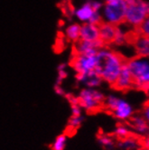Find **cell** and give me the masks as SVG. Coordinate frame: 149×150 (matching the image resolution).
Wrapping results in <instances>:
<instances>
[{
    "mask_svg": "<svg viewBox=\"0 0 149 150\" xmlns=\"http://www.w3.org/2000/svg\"><path fill=\"white\" fill-rule=\"evenodd\" d=\"M105 95L98 89L85 88L81 90L78 97L79 105L82 110L95 111L101 108L104 103Z\"/></svg>",
    "mask_w": 149,
    "mask_h": 150,
    "instance_id": "6",
    "label": "cell"
},
{
    "mask_svg": "<svg viewBox=\"0 0 149 150\" xmlns=\"http://www.w3.org/2000/svg\"><path fill=\"white\" fill-rule=\"evenodd\" d=\"M94 13L95 11L90 5V1H88L86 3H84L83 5H81L78 9H76L75 16L78 18V20L81 21V22L88 23Z\"/></svg>",
    "mask_w": 149,
    "mask_h": 150,
    "instance_id": "15",
    "label": "cell"
},
{
    "mask_svg": "<svg viewBox=\"0 0 149 150\" xmlns=\"http://www.w3.org/2000/svg\"><path fill=\"white\" fill-rule=\"evenodd\" d=\"M97 57L98 66L96 71L103 81L113 86L126 62L119 52L107 48L100 49Z\"/></svg>",
    "mask_w": 149,
    "mask_h": 150,
    "instance_id": "1",
    "label": "cell"
},
{
    "mask_svg": "<svg viewBox=\"0 0 149 150\" xmlns=\"http://www.w3.org/2000/svg\"><path fill=\"white\" fill-rule=\"evenodd\" d=\"M134 79V86L149 91V58L136 56L126 62Z\"/></svg>",
    "mask_w": 149,
    "mask_h": 150,
    "instance_id": "3",
    "label": "cell"
},
{
    "mask_svg": "<svg viewBox=\"0 0 149 150\" xmlns=\"http://www.w3.org/2000/svg\"><path fill=\"white\" fill-rule=\"evenodd\" d=\"M100 39V28L99 25L90 23H84L81 25L80 40L93 42Z\"/></svg>",
    "mask_w": 149,
    "mask_h": 150,
    "instance_id": "12",
    "label": "cell"
},
{
    "mask_svg": "<svg viewBox=\"0 0 149 150\" xmlns=\"http://www.w3.org/2000/svg\"><path fill=\"white\" fill-rule=\"evenodd\" d=\"M67 144V137L64 134L59 135L52 143V150H64Z\"/></svg>",
    "mask_w": 149,
    "mask_h": 150,
    "instance_id": "20",
    "label": "cell"
},
{
    "mask_svg": "<svg viewBox=\"0 0 149 150\" xmlns=\"http://www.w3.org/2000/svg\"><path fill=\"white\" fill-rule=\"evenodd\" d=\"M71 66L77 74H87L96 71V68L98 66L97 53L96 54H77L72 59Z\"/></svg>",
    "mask_w": 149,
    "mask_h": 150,
    "instance_id": "7",
    "label": "cell"
},
{
    "mask_svg": "<svg viewBox=\"0 0 149 150\" xmlns=\"http://www.w3.org/2000/svg\"><path fill=\"white\" fill-rule=\"evenodd\" d=\"M84 120V117L82 115L78 116H71L69 120V127L71 128H77L79 127Z\"/></svg>",
    "mask_w": 149,
    "mask_h": 150,
    "instance_id": "24",
    "label": "cell"
},
{
    "mask_svg": "<svg viewBox=\"0 0 149 150\" xmlns=\"http://www.w3.org/2000/svg\"><path fill=\"white\" fill-rule=\"evenodd\" d=\"M143 150H149V146H145Z\"/></svg>",
    "mask_w": 149,
    "mask_h": 150,
    "instance_id": "33",
    "label": "cell"
},
{
    "mask_svg": "<svg viewBox=\"0 0 149 150\" xmlns=\"http://www.w3.org/2000/svg\"><path fill=\"white\" fill-rule=\"evenodd\" d=\"M126 6L124 0H116L105 3L100 11L103 22L116 26L122 25L125 22Z\"/></svg>",
    "mask_w": 149,
    "mask_h": 150,
    "instance_id": "4",
    "label": "cell"
},
{
    "mask_svg": "<svg viewBox=\"0 0 149 150\" xmlns=\"http://www.w3.org/2000/svg\"><path fill=\"white\" fill-rule=\"evenodd\" d=\"M112 1H116V0H104L105 3H109V2H112Z\"/></svg>",
    "mask_w": 149,
    "mask_h": 150,
    "instance_id": "32",
    "label": "cell"
},
{
    "mask_svg": "<svg viewBox=\"0 0 149 150\" xmlns=\"http://www.w3.org/2000/svg\"><path fill=\"white\" fill-rule=\"evenodd\" d=\"M127 38H129V34H127L126 30L124 29L120 25L117 26L115 37H114V40H113L112 42H114L116 45L121 46V45H124L126 44Z\"/></svg>",
    "mask_w": 149,
    "mask_h": 150,
    "instance_id": "17",
    "label": "cell"
},
{
    "mask_svg": "<svg viewBox=\"0 0 149 150\" xmlns=\"http://www.w3.org/2000/svg\"><path fill=\"white\" fill-rule=\"evenodd\" d=\"M100 39L104 44H110L113 42L116 34V25L102 22L100 25Z\"/></svg>",
    "mask_w": 149,
    "mask_h": 150,
    "instance_id": "13",
    "label": "cell"
},
{
    "mask_svg": "<svg viewBox=\"0 0 149 150\" xmlns=\"http://www.w3.org/2000/svg\"><path fill=\"white\" fill-rule=\"evenodd\" d=\"M118 146L122 150H137L140 146V144L137 138L129 136L121 139Z\"/></svg>",
    "mask_w": 149,
    "mask_h": 150,
    "instance_id": "16",
    "label": "cell"
},
{
    "mask_svg": "<svg viewBox=\"0 0 149 150\" xmlns=\"http://www.w3.org/2000/svg\"><path fill=\"white\" fill-rule=\"evenodd\" d=\"M124 1L126 2V6H129V5H131V4L135 3V2L136 1V0H124Z\"/></svg>",
    "mask_w": 149,
    "mask_h": 150,
    "instance_id": "31",
    "label": "cell"
},
{
    "mask_svg": "<svg viewBox=\"0 0 149 150\" xmlns=\"http://www.w3.org/2000/svg\"><path fill=\"white\" fill-rule=\"evenodd\" d=\"M90 5L95 12H100L104 6V3L99 1V0H92V1H90Z\"/></svg>",
    "mask_w": 149,
    "mask_h": 150,
    "instance_id": "26",
    "label": "cell"
},
{
    "mask_svg": "<svg viewBox=\"0 0 149 150\" xmlns=\"http://www.w3.org/2000/svg\"><path fill=\"white\" fill-rule=\"evenodd\" d=\"M113 86L116 90L122 91L129 90L134 86V79L129 66L126 65V62H125L123 65L119 77L115 81Z\"/></svg>",
    "mask_w": 149,
    "mask_h": 150,
    "instance_id": "8",
    "label": "cell"
},
{
    "mask_svg": "<svg viewBox=\"0 0 149 150\" xmlns=\"http://www.w3.org/2000/svg\"><path fill=\"white\" fill-rule=\"evenodd\" d=\"M65 35L68 40L71 42H78L80 40V35H81V25L79 24L70 25L65 30Z\"/></svg>",
    "mask_w": 149,
    "mask_h": 150,
    "instance_id": "18",
    "label": "cell"
},
{
    "mask_svg": "<svg viewBox=\"0 0 149 150\" xmlns=\"http://www.w3.org/2000/svg\"><path fill=\"white\" fill-rule=\"evenodd\" d=\"M134 46L137 56L149 58V38L138 35L134 41Z\"/></svg>",
    "mask_w": 149,
    "mask_h": 150,
    "instance_id": "14",
    "label": "cell"
},
{
    "mask_svg": "<svg viewBox=\"0 0 149 150\" xmlns=\"http://www.w3.org/2000/svg\"><path fill=\"white\" fill-rule=\"evenodd\" d=\"M76 79L79 82L85 85L86 88H92V89H97L103 82L101 77L96 71L87 74H77Z\"/></svg>",
    "mask_w": 149,
    "mask_h": 150,
    "instance_id": "11",
    "label": "cell"
},
{
    "mask_svg": "<svg viewBox=\"0 0 149 150\" xmlns=\"http://www.w3.org/2000/svg\"><path fill=\"white\" fill-rule=\"evenodd\" d=\"M104 42L98 39L93 42L79 40L75 46V50L77 54H96L97 52L103 48Z\"/></svg>",
    "mask_w": 149,
    "mask_h": 150,
    "instance_id": "9",
    "label": "cell"
},
{
    "mask_svg": "<svg viewBox=\"0 0 149 150\" xmlns=\"http://www.w3.org/2000/svg\"><path fill=\"white\" fill-rule=\"evenodd\" d=\"M136 29L139 33V35L149 38V16Z\"/></svg>",
    "mask_w": 149,
    "mask_h": 150,
    "instance_id": "23",
    "label": "cell"
},
{
    "mask_svg": "<svg viewBox=\"0 0 149 150\" xmlns=\"http://www.w3.org/2000/svg\"><path fill=\"white\" fill-rule=\"evenodd\" d=\"M102 22H103V20H102L101 13L100 12H95L92 15L91 18L90 19V21L88 23L92 24V25H100Z\"/></svg>",
    "mask_w": 149,
    "mask_h": 150,
    "instance_id": "25",
    "label": "cell"
},
{
    "mask_svg": "<svg viewBox=\"0 0 149 150\" xmlns=\"http://www.w3.org/2000/svg\"><path fill=\"white\" fill-rule=\"evenodd\" d=\"M130 129L138 136H147L149 135V123L141 114H136L130 119Z\"/></svg>",
    "mask_w": 149,
    "mask_h": 150,
    "instance_id": "10",
    "label": "cell"
},
{
    "mask_svg": "<svg viewBox=\"0 0 149 150\" xmlns=\"http://www.w3.org/2000/svg\"><path fill=\"white\" fill-rule=\"evenodd\" d=\"M103 105L119 121L124 122L130 120L131 117L135 115V108L133 104L114 93L105 96Z\"/></svg>",
    "mask_w": 149,
    "mask_h": 150,
    "instance_id": "2",
    "label": "cell"
},
{
    "mask_svg": "<svg viewBox=\"0 0 149 150\" xmlns=\"http://www.w3.org/2000/svg\"><path fill=\"white\" fill-rule=\"evenodd\" d=\"M67 99H68V100L70 101L71 105H74V104H79V102H78V98L74 97V96H71V95H68V96H67Z\"/></svg>",
    "mask_w": 149,
    "mask_h": 150,
    "instance_id": "30",
    "label": "cell"
},
{
    "mask_svg": "<svg viewBox=\"0 0 149 150\" xmlns=\"http://www.w3.org/2000/svg\"><path fill=\"white\" fill-rule=\"evenodd\" d=\"M149 16V2L136 0L126 6L125 23L133 28H137Z\"/></svg>",
    "mask_w": 149,
    "mask_h": 150,
    "instance_id": "5",
    "label": "cell"
},
{
    "mask_svg": "<svg viewBox=\"0 0 149 150\" xmlns=\"http://www.w3.org/2000/svg\"><path fill=\"white\" fill-rule=\"evenodd\" d=\"M68 76V72L66 71V64L65 63H61L60 65H58V76L56 80L57 85H61V81L66 79Z\"/></svg>",
    "mask_w": 149,
    "mask_h": 150,
    "instance_id": "22",
    "label": "cell"
},
{
    "mask_svg": "<svg viewBox=\"0 0 149 150\" xmlns=\"http://www.w3.org/2000/svg\"><path fill=\"white\" fill-rule=\"evenodd\" d=\"M141 116L146 120V122L149 123V102L146 103V104L143 107L142 111H141Z\"/></svg>",
    "mask_w": 149,
    "mask_h": 150,
    "instance_id": "27",
    "label": "cell"
},
{
    "mask_svg": "<svg viewBox=\"0 0 149 150\" xmlns=\"http://www.w3.org/2000/svg\"><path fill=\"white\" fill-rule=\"evenodd\" d=\"M130 132H131V129H130L129 127L121 124V125H119L118 127H116L114 134H115V136L117 137L123 139V138H125L126 137L130 136Z\"/></svg>",
    "mask_w": 149,
    "mask_h": 150,
    "instance_id": "21",
    "label": "cell"
},
{
    "mask_svg": "<svg viewBox=\"0 0 149 150\" xmlns=\"http://www.w3.org/2000/svg\"><path fill=\"white\" fill-rule=\"evenodd\" d=\"M98 142L100 143V146L107 149H111L115 146V140L112 137L109 135H100L98 137Z\"/></svg>",
    "mask_w": 149,
    "mask_h": 150,
    "instance_id": "19",
    "label": "cell"
},
{
    "mask_svg": "<svg viewBox=\"0 0 149 150\" xmlns=\"http://www.w3.org/2000/svg\"><path fill=\"white\" fill-rule=\"evenodd\" d=\"M54 91L59 96H64L65 95V91L61 88V85H57V84L54 85Z\"/></svg>",
    "mask_w": 149,
    "mask_h": 150,
    "instance_id": "29",
    "label": "cell"
},
{
    "mask_svg": "<svg viewBox=\"0 0 149 150\" xmlns=\"http://www.w3.org/2000/svg\"><path fill=\"white\" fill-rule=\"evenodd\" d=\"M71 113L73 116H78L82 115V109L79 104H74L71 105Z\"/></svg>",
    "mask_w": 149,
    "mask_h": 150,
    "instance_id": "28",
    "label": "cell"
}]
</instances>
